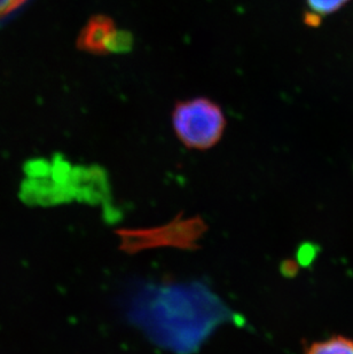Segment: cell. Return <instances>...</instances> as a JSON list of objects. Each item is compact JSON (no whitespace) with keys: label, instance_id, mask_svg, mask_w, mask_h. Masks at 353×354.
<instances>
[{"label":"cell","instance_id":"4","mask_svg":"<svg viewBox=\"0 0 353 354\" xmlns=\"http://www.w3.org/2000/svg\"><path fill=\"white\" fill-rule=\"evenodd\" d=\"M134 47V36L130 31L116 30L110 35L107 40V53L120 54L129 53Z\"/></svg>","mask_w":353,"mask_h":354},{"label":"cell","instance_id":"3","mask_svg":"<svg viewBox=\"0 0 353 354\" xmlns=\"http://www.w3.org/2000/svg\"><path fill=\"white\" fill-rule=\"evenodd\" d=\"M305 354H353V339L343 335L314 342Z\"/></svg>","mask_w":353,"mask_h":354},{"label":"cell","instance_id":"1","mask_svg":"<svg viewBox=\"0 0 353 354\" xmlns=\"http://www.w3.org/2000/svg\"><path fill=\"white\" fill-rule=\"evenodd\" d=\"M226 118L219 104L209 97L179 101L172 111V127L180 142L190 149L207 151L223 138Z\"/></svg>","mask_w":353,"mask_h":354},{"label":"cell","instance_id":"2","mask_svg":"<svg viewBox=\"0 0 353 354\" xmlns=\"http://www.w3.org/2000/svg\"><path fill=\"white\" fill-rule=\"evenodd\" d=\"M116 29L115 21L111 17L104 14L94 15L80 31L77 38V47L87 53L107 55V40Z\"/></svg>","mask_w":353,"mask_h":354},{"label":"cell","instance_id":"6","mask_svg":"<svg viewBox=\"0 0 353 354\" xmlns=\"http://www.w3.org/2000/svg\"><path fill=\"white\" fill-rule=\"evenodd\" d=\"M26 0H0V17H5L17 7L22 5Z\"/></svg>","mask_w":353,"mask_h":354},{"label":"cell","instance_id":"5","mask_svg":"<svg viewBox=\"0 0 353 354\" xmlns=\"http://www.w3.org/2000/svg\"><path fill=\"white\" fill-rule=\"evenodd\" d=\"M307 7L310 10V17L312 19L321 17L323 15L333 13L338 10L340 7L343 6L347 3V0H305Z\"/></svg>","mask_w":353,"mask_h":354}]
</instances>
